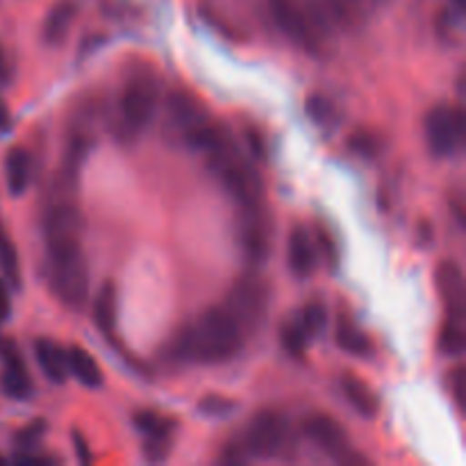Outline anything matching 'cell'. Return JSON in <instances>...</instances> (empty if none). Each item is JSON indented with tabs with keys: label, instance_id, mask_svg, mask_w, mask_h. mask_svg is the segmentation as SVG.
<instances>
[{
	"label": "cell",
	"instance_id": "obj_1",
	"mask_svg": "<svg viewBox=\"0 0 466 466\" xmlns=\"http://www.w3.org/2000/svg\"><path fill=\"white\" fill-rule=\"evenodd\" d=\"M246 332L226 308H209L194 323L177 332L173 349L189 362L223 364L230 362L244 349Z\"/></svg>",
	"mask_w": 466,
	"mask_h": 466
},
{
	"label": "cell",
	"instance_id": "obj_2",
	"mask_svg": "<svg viewBox=\"0 0 466 466\" xmlns=\"http://www.w3.org/2000/svg\"><path fill=\"white\" fill-rule=\"evenodd\" d=\"M205 159H208L209 171L214 173L223 189L228 191L232 200L239 205H250L264 200V182L255 164L246 157L235 144L230 132L223 127L221 135L209 144L205 150Z\"/></svg>",
	"mask_w": 466,
	"mask_h": 466
},
{
	"label": "cell",
	"instance_id": "obj_3",
	"mask_svg": "<svg viewBox=\"0 0 466 466\" xmlns=\"http://www.w3.org/2000/svg\"><path fill=\"white\" fill-rule=\"evenodd\" d=\"M278 30L308 55L321 57L330 48L332 18L319 0H268Z\"/></svg>",
	"mask_w": 466,
	"mask_h": 466
},
{
	"label": "cell",
	"instance_id": "obj_4",
	"mask_svg": "<svg viewBox=\"0 0 466 466\" xmlns=\"http://www.w3.org/2000/svg\"><path fill=\"white\" fill-rule=\"evenodd\" d=\"M44 241L55 296L64 308L82 309L89 296V267L82 250V235L48 237Z\"/></svg>",
	"mask_w": 466,
	"mask_h": 466
},
{
	"label": "cell",
	"instance_id": "obj_5",
	"mask_svg": "<svg viewBox=\"0 0 466 466\" xmlns=\"http://www.w3.org/2000/svg\"><path fill=\"white\" fill-rule=\"evenodd\" d=\"M159 103V77L153 68L141 66L127 77L118 100V137L130 141L153 123Z\"/></svg>",
	"mask_w": 466,
	"mask_h": 466
},
{
	"label": "cell",
	"instance_id": "obj_6",
	"mask_svg": "<svg viewBox=\"0 0 466 466\" xmlns=\"http://www.w3.org/2000/svg\"><path fill=\"white\" fill-rule=\"evenodd\" d=\"M167 126L189 148L200 150L208 144L209 135L217 130L218 123L212 121L205 105L194 94L185 89H176L167 98Z\"/></svg>",
	"mask_w": 466,
	"mask_h": 466
},
{
	"label": "cell",
	"instance_id": "obj_7",
	"mask_svg": "<svg viewBox=\"0 0 466 466\" xmlns=\"http://www.w3.org/2000/svg\"><path fill=\"white\" fill-rule=\"evenodd\" d=\"M237 237H239L241 253H244V258L253 267L267 262V258L271 255L273 223L264 200L250 205H239V214H237Z\"/></svg>",
	"mask_w": 466,
	"mask_h": 466
},
{
	"label": "cell",
	"instance_id": "obj_8",
	"mask_svg": "<svg viewBox=\"0 0 466 466\" xmlns=\"http://www.w3.org/2000/svg\"><path fill=\"white\" fill-rule=\"evenodd\" d=\"M223 308L237 319L244 332H253L267 319L268 285L264 282V278L248 273L232 285Z\"/></svg>",
	"mask_w": 466,
	"mask_h": 466
},
{
	"label": "cell",
	"instance_id": "obj_9",
	"mask_svg": "<svg viewBox=\"0 0 466 466\" xmlns=\"http://www.w3.org/2000/svg\"><path fill=\"white\" fill-rule=\"evenodd\" d=\"M423 130H426L428 148L435 157H453L462 148L464 139L462 109L453 105H435L426 114Z\"/></svg>",
	"mask_w": 466,
	"mask_h": 466
},
{
	"label": "cell",
	"instance_id": "obj_10",
	"mask_svg": "<svg viewBox=\"0 0 466 466\" xmlns=\"http://www.w3.org/2000/svg\"><path fill=\"white\" fill-rule=\"evenodd\" d=\"M289 440V421L280 412L262 410L250 419L241 446L248 458H276Z\"/></svg>",
	"mask_w": 466,
	"mask_h": 466
},
{
	"label": "cell",
	"instance_id": "obj_11",
	"mask_svg": "<svg viewBox=\"0 0 466 466\" xmlns=\"http://www.w3.org/2000/svg\"><path fill=\"white\" fill-rule=\"evenodd\" d=\"M305 435L330 458L339 462L346 453H350L349 435H346L344 426L337 419L328 417V414H312L305 419Z\"/></svg>",
	"mask_w": 466,
	"mask_h": 466
},
{
	"label": "cell",
	"instance_id": "obj_12",
	"mask_svg": "<svg viewBox=\"0 0 466 466\" xmlns=\"http://www.w3.org/2000/svg\"><path fill=\"white\" fill-rule=\"evenodd\" d=\"M0 355H3V376H0V387H3L5 396L14 400H25L32 396V380L27 376L25 362H23L21 353L14 344L0 346Z\"/></svg>",
	"mask_w": 466,
	"mask_h": 466
},
{
	"label": "cell",
	"instance_id": "obj_13",
	"mask_svg": "<svg viewBox=\"0 0 466 466\" xmlns=\"http://www.w3.org/2000/svg\"><path fill=\"white\" fill-rule=\"evenodd\" d=\"M437 287L449 308V317H464V278L458 262H441L437 268Z\"/></svg>",
	"mask_w": 466,
	"mask_h": 466
},
{
	"label": "cell",
	"instance_id": "obj_14",
	"mask_svg": "<svg viewBox=\"0 0 466 466\" xmlns=\"http://www.w3.org/2000/svg\"><path fill=\"white\" fill-rule=\"evenodd\" d=\"M287 259H289V268L294 276H312L314 268H317V244L308 235V230H303V228L291 230L289 244H287Z\"/></svg>",
	"mask_w": 466,
	"mask_h": 466
},
{
	"label": "cell",
	"instance_id": "obj_15",
	"mask_svg": "<svg viewBox=\"0 0 466 466\" xmlns=\"http://www.w3.org/2000/svg\"><path fill=\"white\" fill-rule=\"evenodd\" d=\"M341 391H344V399L349 400L350 408L364 419H376L380 412V400H378L376 391L362 380V378L353 376V373H346L341 378Z\"/></svg>",
	"mask_w": 466,
	"mask_h": 466
},
{
	"label": "cell",
	"instance_id": "obj_16",
	"mask_svg": "<svg viewBox=\"0 0 466 466\" xmlns=\"http://www.w3.org/2000/svg\"><path fill=\"white\" fill-rule=\"evenodd\" d=\"M35 355L39 362L41 371L55 385H62L68 378V358L66 350L57 346L50 339H36L35 341Z\"/></svg>",
	"mask_w": 466,
	"mask_h": 466
},
{
	"label": "cell",
	"instance_id": "obj_17",
	"mask_svg": "<svg viewBox=\"0 0 466 466\" xmlns=\"http://www.w3.org/2000/svg\"><path fill=\"white\" fill-rule=\"evenodd\" d=\"M77 16V5L73 0H57L50 7L44 21V41L50 46H59L71 32L73 21Z\"/></svg>",
	"mask_w": 466,
	"mask_h": 466
},
{
	"label": "cell",
	"instance_id": "obj_18",
	"mask_svg": "<svg viewBox=\"0 0 466 466\" xmlns=\"http://www.w3.org/2000/svg\"><path fill=\"white\" fill-rule=\"evenodd\" d=\"M116 317H118V294L114 282H105L100 287L98 296L94 303V321L96 328L103 332L107 339H114L116 335Z\"/></svg>",
	"mask_w": 466,
	"mask_h": 466
},
{
	"label": "cell",
	"instance_id": "obj_19",
	"mask_svg": "<svg viewBox=\"0 0 466 466\" xmlns=\"http://www.w3.org/2000/svg\"><path fill=\"white\" fill-rule=\"evenodd\" d=\"M5 177H7L9 194H25L27 185L32 180V157L25 148L16 146V148L9 150L7 159H5Z\"/></svg>",
	"mask_w": 466,
	"mask_h": 466
},
{
	"label": "cell",
	"instance_id": "obj_20",
	"mask_svg": "<svg viewBox=\"0 0 466 466\" xmlns=\"http://www.w3.org/2000/svg\"><path fill=\"white\" fill-rule=\"evenodd\" d=\"M328 16L332 23H339L341 27H360L369 16V9L376 0H321Z\"/></svg>",
	"mask_w": 466,
	"mask_h": 466
},
{
	"label": "cell",
	"instance_id": "obj_21",
	"mask_svg": "<svg viewBox=\"0 0 466 466\" xmlns=\"http://www.w3.org/2000/svg\"><path fill=\"white\" fill-rule=\"evenodd\" d=\"M337 346H339L344 353L355 355V358H369L373 353V344L369 339L367 332L360 326H355L349 317H341L337 321V332H335Z\"/></svg>",
	"mask_w": 466,
	"mask_h": 466
},
{
	"label": "cell",
	"instance_id": "obj_22",
	"mask_svg": "<svg viewBox=\"0 0 466 466\" xmlns=\"http://www.w3.org/2000/svg\"><path fill=\"white\" fill-rule=\"evenodd\" d=\"M68 358V371L77 378L85 387L89 390H98L103 385V371H100L98 362L94 360V355L89 350L80 349V346H71L66 350Z\"/></svg>",
	"mask_w": 466,
	"mask_h": 466
},
{
	"label": "cell",
	"instance_id": "obj_23",
	"mask_svg": "<svg viewBox=\"0 0 466 466\" xmlns=\"http://www.w3.org/2000/svg\"><path fill=\"white\" fill-rule=\"evenodd\" d=\"M280 344L285 349L287 355H291L294 360H303L305 353H308L309 346V335L305 332V328L300 326L299 319L285 323L280 328Z\"/></svg>",
	"mask_w": 466,
	"mask_h": 466
},
{
	"label": "cell",
	"instance_id": "obj_24",
	"mask_svg": "<svg viewBox=\"0 0 466 466\" xmlns=\"http://www.w3.org/2000/svg\"><path fill=\"white\" fill-rule=\"evenodd\" d=\"M135 426L146 437L173 435V431H176V421L171 417H164V414L153 412V410H141V412H137Z\"/></svg>",
	"mask_w": 466,
	"mask_h": 466
},
{
	"label": "cell",
	"instance_id": "obj_25",
	"mask_svg": "<svg viewBox=\"0 0 466 466\" xmlns=\"http://www.w3.org/2000/svg\"><path fill=\"white\" fill-rule=\"evenodd\" d=\"M440 350L449 358H458L464 350V328L462 317H449L440 332Z\"/></svg>",
	"mask_w": 466,
	"mask_h": 466
},
{
	"label": "cell",
	"instance_id": "obj_26",
	"mask_svg": "<svg viewBox=\"0 0 466 466\" xmlns=\"http://www.w3.org/2000/svg\"><path fill=\"white\" fill-rule=\"evenodd\" d=\"M296 319H299L300 326L305 328V332H308L309 339H312V337L321 335V332L326 330L328 309L321 300H309V303L300 309V314Z\"/></svg>",
	"mask_w": 466,
	"mask_h": 466
},
{
	"label": "cell",
	"instance_id": "obj_27",
	"mask_svg": "<svg viewBox=\"0 0 466 466\" xmlns=\"http://www.w3.org/2000/svg\"><path fill=\"white\" fill-rule=\"evenodd\" d=\"M349 148L364 159H376L382 150V139L369 127H360L349 137Z\"/></svg>",
	"mask_w": 466,
	"mask_h": 466
},
{
	"label": "cell",
	"instance_id": "obj_28",
	"mask_svg": "<svg viewBox=\"0 0 466 466\" xmlns=\"http://www.w3.org/2000/svg\"><path fill=\"white\" fill-rule=\"evenodd\" d=\"M305 109L319 127H332L337 123V107L326 96H309Z\"/></svg>",
	"mask_w": 466,
	"mask_h": 466
},
{
	"label": "cell",
	"instance_id": "obj_29",
	"mask_svg": "<svg viewBox=\"0 0 466 466\" xmlns=\"http://www.w3.org/2000/svg\"><path fill=\"white\" fill-rule=\"evenodd\" d=\"M46 435V421L44 419H35L32 423L23 426L21 431L14 437V446H16V453H25V451H35L41 444Z\"/></svg>",
	"mask_w": 466,
	"mask_h": 466
},
{
	"label": "cell",
	"instance_id": "obj_30",
	"mask_svg": "<svg viewBox=\"0 0 466 466\" xmlns=\"http://www.w3.org/2000/svg\"><path fill=\"white\" fill-rule=\"evenodd\" d=\"M171 440L173 435L146 437V444H144L146 458L153 460V462H162V460L171 453Z\"/></svg>",
	"mask_w": 466,
	"mask_h": 466
},
{
	"label": "cell",
	"instance_id": "obj_31",
	"mask_svg": "<svg viewBox=\"0 0 466 466\" xmlns=\"http://www.w3.org/2000/svg\"><path fill=\"white\" fill-rule=\"evenodd\" d=\"M232 408H235V403L223 399V396L218 394L205 396V399L198 403V410L203 414H208V417H226V414H230Z\"/></svg>",
	"mask_w": 466,
	"mask_h": 466
},
{
	"label": "cell",
	"instance_id": "obj_32",
	"mask_svg": "<svg viewBox=\"0 0 466 466\" xmlns=\"http://www.w3.org/2000/svg\"><path fill=\"white\" fill-rule=\"evenodd\" d=\"M317 246L319 250H321V258L326 259L328 267L335 268L337 262H339V248H337L335 239H332V235L328 230H319L317 232Z\"/></svg>",
	"mask_w": 466,
	"mask_h": 466
},
{
	"label": "cell",
	"instance_id": "obj_33",
	"mask_svg": "<svg viewBox=\"0 0 466 466\" xmlns=\"http://www.w3.org/2000/svg\"><path fill=\"white\" fill-rule=\"evenodd\" d=\"M246 141H248V153H253L258 159L267 157V139L258 127L246 126Z\"/></svg>",
	"mask_w": 466,
	"mask_h": 466
},
{
	"label": "cell",
	"instance_id": "obj_34",
	"mask_svg": "<svg viewBox=\"0 0 466 466\" xmlns=\"http://www.w3.org/2000/svg\"><path fill=\"white\" fill-rule=\"evenodd\" d=\"M464 369L458 367L451 371V391H453V399L458 403L460 410H464V394H466V387H464Z\"/></svg>",
	"mask_w": 466,
	"mask_h": 466
},
{
	"label": "cell",
	"instance_id": "obj_35",
	"mask_svg": "<svg viewBox=\"0 0 466 466\" xmlns=\"http://www.w3.org/2000/svg\"><path fill=\"white\" fill-rule=\"evenodd\" d=\"M218 462L221 464H246L248 462V453L244 451V446L237 444L235 441V444H228L226 449H223Z\"/></svg>",
	"mask_w": 466,
	"mask_h": 466
},
{
	"label": "cell",
	"instance_id": "obj_36",
	"mask_svg": "<svg viewBox=\"0 0 466 466\" xmlns=\"http://www.w3.org/2000/svg\"><path fill=\"white\" fill-rule=\"evenodd\" d=\"M73 446H76V455L82 464H91V451L89 444H86L85 437L80 432H73Z\"/></svg>",
	"mask_w": 466,
	"mask_h": 466
},
{
	"label": "cell",
	"instance_id": "obj_37",
	"mask_svg": "<svg viewBox=\"0 0 466 466\" xmlns=\"http://www.w3.org/2000/svg\"><path fill=\"white\" fill-rule=\"evenodd\" d=\"M16 460H21V462H27V464H53V462H57V460H53V458H50V455L35 453V451L16 453Z\"/></svg>",
	"mask_w": 466,
	"mask_h": 466
},
{
	"label": "cell",
	"instance_id": "obj_38",
	"mask_svg": "<svg viewBox=\"0 0 466 466\" xmlns=\"http://www.w3.org/2000/svg\"><path fill=\"white\" fill-rule=\"evenodd\" d=\"M9 309H12V300H9V289L3 280H0V326L7 321Z\"/></svg>",
	"mask_w": 466,
	"mask_h": 466
},
{
	"label": "cell",
	"instance_id": "obj_39",
	"mask_svg": "<svg viewBox=\"0 0 466 466\" xmlns=\"http://www.w3.org/2000/svg\"><path fill=\"white\" fill-rule=\"evenodd\" d=\"M12 130V114H9L7 105L0 100V135H7Z\"/></svg>",
	"mask_w": 466,
	"mask_h": 466
},
{
	"label": "cell",
	"instance_id": "obj_40",
	"mask_svg": "<svg viewBox=\"0 0 466 466\" xmlns=\"http://www.w3.org/2000/svg\"><path fill=\"white\" fill-rule=\"evenodd\" d=\"M9 246H12V241L7 239V235H5L3 226H0V258H3V253L9 248Z\"/></svg>",
	"mask_w": 466,
	"mask_h": 466
},
{
	"label": "cell",
	"instance_id": "obj_41",
	"mask_svg": "<svg viewBox=\"0 0 466 466\" xmlns=\"http://www.w3.org/2000/svg\"><path fill=\"white\" fill-rule=\"evenodd\" d=\"M5 77H7V62H5L3 48H0V82H5Z\"/></svg>",
	"mask_w": 466,
	"mask_h": 466
},
{
	"label": "cell",
	"instance_id": "obj_42",
	"mask_svg": "<svg viewBox=\"0 0 466 466\" xmlns=\"http://www.w3.org/2000/svg\"><path fill=\"white\" fill-rule=\"evenodd\" d=\"M453 5H455V12L458 14H462L466 9V0H453Z\"/></svg>",
	"mask_w": 466,
	"mask_h": 466
},
{
	"label": "cell",
	"instance_id": "obj_43",
	"mask_svg": "<svg viewBox=\"0 0 466 466\" xmlns=\"http://www.w3.org/2000/svg\"><path fill=\"white\" fill-rule=\"evenodd\" d=\"M5 462V458H3V455H0V464H3Z\"/></svg>",
	"mask_w": 466,
	"mask_h": 466
},
{
	"label": "cell",
	"instance_id": "obj_44",
	"mask_svg": "<svg viewBox=\"0 0 466 466\" xmlns=\"http://www.w3.org/2000/svg\"><path fill=\"white\" fill-rule=\"evenodd\" d=\"M376 3H387V0H376Z\"/></svg>",
	"mask_w": 466,
	"mask_h": 466
}]
</instances>
